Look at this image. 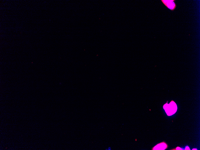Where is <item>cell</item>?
<instances>
[{
	"label": "cell",
	"instance_id": "obj_1",
	"mask_svg": "<svg viewBox=\"0 0 200 150\" xmlns=\"http://www.w3.org/2000/svg\"><path fill=\"white\" fill-rule=\"evenodd\" d=\"M163 107L167 114H171L170 115L175 113L177 110V106L173 101H171L169 104L166 103L163 105Z\"/></svg>",
	"mask_w": 200,
	"mask_h": 150
},
{
	"label": "cell",
	"instance_id": "obj_2",
	"mask_svg": "<svg viewBox=\"0 0 200 150\" xmlns=\"http://www.w3.org/2000/svg\"><path fill=\"white\" fill-rule=\"evenodd\" d=\"M161 1L167 8L172 11L174 10L176 8L175 0H161Z\"/></svg>",
	"mask_w": 200,
	"mask_h": 150
}]
</instances>
